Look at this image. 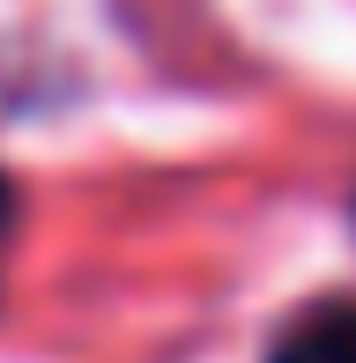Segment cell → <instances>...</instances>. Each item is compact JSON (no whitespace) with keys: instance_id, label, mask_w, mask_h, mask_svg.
<instances>
[{"instance_id":"1","label":"cell","mask_w":356,"mask_h":363,"mask_svg":"<svg viewBox=\"0 0 356 363\" xmlns=\"http://www.w3.org/2000/svg\"><path fill=\"white\" fill-rule=\"evenodd\" d=\"M267 363H356V304H312Z\"/></svg>"},{"instance_id":"2","label":"cell","mask_w":356,"mask_h":363,"mask_svg":"<svg viewBox=\"0 0 356 363\" xmlns=\"http://www.w3.org/2000/svg\"><path fill=\"white\" fill-rule=\"evenodd\" d=\"M8 230H15V193H8V178H0V252H8Z\"/></svg>"}]
</instances>
